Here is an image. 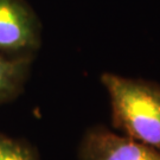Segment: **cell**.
Returning a JSON list of instances; mask_svg holds the SVG:
<instances>
[{
  "label": "cell",
  "instance_id": "obj_1",
  "mask_svg": "<svg viewBox=\"0 0 160 160\" xmlns=\"http://www.w3.org/2000/svg\"><path fill=\"white\" fill-rule=\"evenodd\" d=\"M113 126L121 134L160 151V84L103 72Z\"/></svg>",
  "mask_w": 160,
  "mask_h": 160
},
{
  "label": "cell",
  "instance_id": "obj_2",
  "mask_svg": "<svg viewBox=\"0 0 160 160\" xmlns=\"http://www.w3.org/2000/svg\"><path fill=\"white\" fill-rule=\"evenodd\" d=\"M40 46V23L24 0H0V52L33 56Z\"/></svg>",
  "mask_w": 160,
  "mask_h": 160
},
{
  "label": "cell",
  "instance_id": "obj_3",
  "mask_svg": "<svg viewBox=\"0 0 160 160\" xmlns=\"http://www.w3.org/2000/svg\"><path fill=\"white\" fill-rule=\"evenodd\" d=\"M80 160H160V151L103 126L89 128L78 146Z\"/></svg>",
  "mask_w": 160,
  "mask_h": 160
},
{
  "label": "cell",
  "instance_id": "obj_4",
  "mask_svg": "<svg viewBox=\"0 0 160 160\" xmlns=\"http://www.w3.org/2000/svg\"><path fill=\"white\" fill-rule=\"evenodd\" d=\"M33 56H8L0 52V104L23 92Z\"/></svg>",
  "mask_w": 160,
  "mask_h": 160
},
{
  "label": "cell",
  "instance_id": "obj_5",
  "mask_svg": "<svg viewBox=\"0 0 160 160\" xmlns=\"http://www.w3.org/2000/svg\"><path fill=\"white\" fill-rule=\"evenodd\" d=\"M0 160H40L36 149L23 140L0 132Z\"/></svg>",
  "mask_w": 160,
  "mask_h": 160
}]
</instances>
